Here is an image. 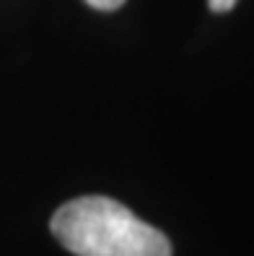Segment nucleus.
Here are the masks:
<instances>
[{
    "label": "nucleus",
    "mask_w": 254,
    "mask_h": 256,
    "mask_svg": "<svg viewBox=\"0 0 254 256\" xmlns=\"http://www.w3.org/2000/svg\"><path fill=\"white\" fill-rule=\"evenodd\" d=\"M236 3H238V0H207V6H210L213 13H226V10H231Z\"/></svg>",
    "instance_id": "7ed1b4c3"
},
{
    "label": "nucleus",
    "mask_w": 254,
    "mask_h": 256,
    "mask_svg": "<svg viewBox=\"0 0 254 256\" xmlns=\"http://www.w3.org/2000/svg\"><path fill=\"white\" fill-rule=\"evenodd\" d=\"M50 228L76 256H171L166 236L109 197H78L63 204Z\"/></svg>",
    "instance_id": "f257e3e1"
},
{
    "label": "nucleus",
    "mask_w": 254,
    "mask_h": 256,
    "mask_svg": "<svg viewBox=\"0 0 254 256\" xmlns=\"http://www.w3.org/2000/svg\"><path fill=\"white\" fill-rule=\"evenodd\" d=\"M86 3L96 10H117L125 6V0H86Z\"/></svg>",
    "instance_id": "f03ea898"
}]
</instances>
